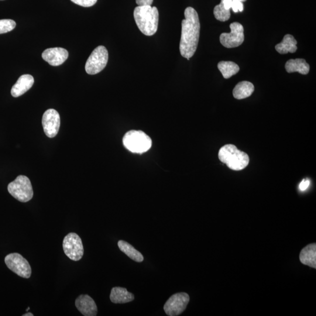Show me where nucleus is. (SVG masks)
<instances>
[{
	"mask_svg": "<svg viewBox=\"0 0 316 316\" xmlns=\"http://www.w3.org/2000/svg\"><path fill=\"white\" fill-rule=\"evenodd\" d=\"M184 17L182 22L180 50L181 56L190 60L198 48L200 23L197 12L190 6L185 10Z\"/></svg>",
	"mask_w": 316,
	"mask_h": 316,
	"instance_id": "nucleus-1",
	"label": "nucleus"
},
{
	"mask_svg": "<svg viewBox=\"0 0 316 316\" xmlns=\"http://www.w3.org/2000/svg\"><path fill=\"white\" fill-rule=\"evenodd\" d=\"M137 26L144 35L152 36L158 30L159 12L156 6H138L134 12Z\"/></svg>",
	"mask_w": 316,
	"mask_h": 316,
	"instance_id": "nucleus-2",
	"label": "nucleus"
},
{
	"mask_svg": "<svg viewBox=\"0 0 316 316\" xmlns=\"http://www.w3.org/2000/svg\"><path fill=\"white\" fill-rule=\"evenodd\" d=\"M218 158L230 170L236 171L244 170L250 162L248 154L239 150L232 144L222 147L219 150Z\"/></svg>",
	"mask_w": 316,
	"mask_h": 316,
	"instance_id": "nucleus-3",
	"label": "nucleus"
},
{
	"mask_svg": "<svg viewBox=\"0 0 316 316\" xmlns=\"http://www.w3.org/2000/svg\"><path fill=\"white\" fill-rule=\"evenodd\" d=\"M122 142L127 150L135 154L145 153L152 146V140L142 130H130L124 136Z\"/></svg>",
	"mask_w": 316,
	"mask_h": 316,
	"instance_id": "nucleus-4",
	"label": "nucleus"
},
{
	"mask_svg": "<svg viewBox=\"0 0 316 316\" xmlns=\"http://www.w3.org/2000/svg\"><path fill=\"white\" fill-rule=\"evenodd\" d=\"M8 190L12 197L23 202L32 200L34 196L32 184L29 178L23 175H20L8 184Z\"/></svg>",
	"mask_w": 316,
	"mask_h": 316,
	"instance_id": "nucleus-5",
	"label": "nucleus"
},
{
	"mask_svg": "<svg viewBox=\"0 0 316 316\" xmlns=\"http://www.w3.org/2000/svg\"><path fill=\"white\" fill-rule=\"evenodd\" d=\"M108 60V50L104 46H98L92 51L85 65V70L88 74L94 75L102 71Z\"/></svg>",
	"mask_w": 316,
	"mask_h": 316,
	"instance_id": "nucleus-6",
	"label": "nucleus"
},
{
	"mask_svg": "<svg viewBox=\"0 0 316 316\" xmlns=\"http://www.w3.org/2000/svg\"><path fill=\"white\" fill-rule=\"evenodd\" d=\"M63 248L66 256L72 260L78 261L84 256L83 243L77 234L71 232L64 237Z\"/></svg>",
	"mask_w": 316,
	"mask_h": 316,
	"instance_id": "nucleus-7",
	"label": "nucleus"
},
{
	"mask_svg": "<svg viewBox=\"0 0 316 316\" xmlns=\"http://www.w3.org/2000/svg\"><path fill=\"white\" fill-rule=\"evenodd\" d=\"M5 263L8 268L18 276L30 278L32 270L28 260L18 253L8 254L5 258Z\"/></svg>",
	"mask_w": 316,
	"mask_h": 316,
	"instance_id": "nucleus-8",
	"label": "nucleus"
},
{
	"mask_svg": "<svg viewBox=\"0 0 316 316\" xmlns=\"http://www.w3.org/2000/svg\"><path fill=\"white\" fill-rule=\"evenodd\" d=\"M231 32L222 33L220 36V41L226 48L238 47L244 41V30L241 24L232 22L230 25Z\"/></svg>",
	"mask_w": 316,
	"mask_h": 316,
	"instance_id": "nucleus-9",
	"label": "nucleus"
},
{
	"mask_svg": "<svg viewBox=\"0 0 316 316\" xmlns=\"http://www.w3.org/2000/svg\"><path fill=\"white\" fill-rule=\"evenodd\" d=\"M190 298L186 293L174 294L164 304V309L168 316H176L182 314L186 308Z\"/></svg>",
	"mask_w": 316,
	"mask_h": 316,
	"instance_id": "nucleus-10",
	"label": "nucleus"
},
{
	"mask_svg": "<svg viewBox=\"0 0 316 316\" xmlns=\"http://www.w3.org/2000/svg\"><path fill=\"white\" fill-rule=\"evenodd\" d=\"M42 126L44 133L49 138H54L59 132L60 118L59 113L54 109L48 110L42 116Z\"/></svg>",
	"mask_w": 316,
	"mask_h": 316,
	"instance_id": "nucleus-11",
	"label": "nucleus"
},
{
	"mask_svg": "<svg viewBox=\"0 0 316 316\" xmlns=\"http://www.w3.org/2000/svg\"><path fill=\"white\" fill-rule=\"evenodd\" d=\"M68 56V51L62 48H49L44 50L42 54L43 60L54 66L63 64Z\"/></svg>",
	"mask_w": 316,
	"mask_h": 316,
	"instance_id": "nucleus-12",
	"label": "nucleus"
},
{
	"mask_svg": "<svg viewBox=\"0 0 316 316\" xmlns=\"http://www.w3.org/2000/svg\"><path fill=\"white\" fill-rule=\"evenodd\" d=\"M76 307L85 316H96L98 314V307L95 302L88 294H82L75 302Z\"/></svg>",
	"mask_w": 316,
	"mask_h": 316,
	"instance_id": "nucleus-13",
	"label": "nucleus"
},
{
	"mask_svg": "<svg viewBox=\"0 0 316 316\" xmlns=\"http://www.w3.org/2000/svg\"><path fill=\"white\" fill-rule=\"evenodd\" d=\"M34 84V78L32 75L23 74L20 76L16 84L13 86L11 94L14 98H18L25 94Z\"/></svg>",
	"mask_w": 316,
	"mask_h": 316,
	"instance_id": "nucleus-14",
	"label": "nucleus"
},
{
	"mask_svg": "<svg viewBox=\"0 0 316 316\" xmlns=\"http://www.w3.org/2000/svg\"><path fill=\"white\" fill-rule=\"evenodd\" d=\"M300 260L302 264L305 266L316 268V244L315 243L310 244L304 247L301 250Z\"/></svg>",
	"mask_w": 316,
	"mask_h": 316,
	"instance_id": "nucleus-15",
	"label": "nucleus"
},
{
	"mask_svg": "<svg viewBox=\"0 0 316 316\" xmlns=\"http://www.w3.org/2000/svg\"><path fill=\"white\" fill-rule=\"evenodd\" d=\"M110 300L116 304L129 303L134 300V295L127 291L126 288L121 287L113 288L111 291Z\"/></svg>",
	"mask_w": 316,
	"mask_h": 316,
	"instance_id": "nucleus-16",
	"label": "nucleus"
},
{
	"mask_svg": "<svg viewBox=\"0 0 316 316\" xmlns=\"http://www.w3.org/2000/svg\"><path fill=\"white\" fill-rule=\"evenodd\" d=\"M297 44V40L292 36L287 34L284 37L282 41L276 44V50L280 54H294L298 50Z\"/></svg>",
	"mask_w": 316,
	"mask_h": 316,
	"instance_id": "nucleus-17",
	"label": "nucleus"
},
{
	"mask_svg": "<svg viewBox=\"0 0 316 316\" xmlns=\"http://www.w3.org/2000/svg\"><path fill=\"white\" fill-rule=\"evenodd\" d=\"M288 73L298 72L302 74H308L310 71V66L304 59L290 60L285 64Z\"/></svg>",
	"mask_w": 316,
	"mask_h": 316,
	"instance_id": "nucleus-18",
	"label": "nucleus"
},
{
	"mask_svg": "<svg viewBox=\"0 0 316 316\" xmlns=\"http://www.w3.org/2000/svg\"><path fill=\"white\" fill-rule=\"evenodd\" d=\"M254 86L250 82H240L234 88L232 94L234 98L238 100L244 99L250 97L254 92Z\"/></svg>",
	"mask_w": 316,
	"mask_h": 316,
	"instance_id": "nucleus-19",
	"label": "nucleus"
},
{
	"mask_svg": "<svg viewBox=\"0 0 316 316\" xmlns=\"http://www.w3.org/2000/svg\"><path fill=\"white\" fill-rule=\"evenodd\" d=\"M118 246L120 250L130 258V259L136 262H142L144 260V256L142 254L137 250L134 247L130 244L120 240L118 242Z\"/></svg>",
	"mask_w": 316,
	"mask_h": 316,
	"instance_id": "nucleus-20",
	"label": "nucleus"
},
{
	"mask_svg": "<svg viewBox=\"0 0 316 316\" xmlns=\"http://www.w3.org/2000/svg\"><path fill=\"white\" fill-rule=\"evenodd\" d=\"M218 67L222 76L226 79L230 78L240 71L238 65L231 61L220 62Z\"/></svg>",
	"mask_w": 316,
	"mask_h": 316,
	"instance_id": "nucleus-21",
	"label": "nucleus"
},
{
	"mask_svg": "<svg viewBox=\"0 0 316 316\" xmlns=\"http://www.w3.org/2000/svg\"><path fill=\"white\" fill-rule=\"evenodd\" d=\"M214 12L216 19L222 22H226L231 16L230 10H226L222 1L220 4L215 6Z\"/></svg>",
	"mask_w": 316,
	"mask_h": 316,
	"instance_id": "nucleus-22",
	"label": "nucleus"
},
{
	"mask_svg": "<svg viewBox=\"0 0 316 316\" xmlns=\"http://www.w3.org/2000/svg\"><path fill=\"white\" fill-rule=\"evenodd\" d=\"M16 23L12 20H0V34H6L12 32L16 28Z\"/></svg>",
	"mask_w": 316,
	"mask_h": 316,
	"instance_id": "nucleus-23",
	"label": "nucleus"
},
{
	"mask_svg": "<svg viewBox=\"0 0 316 316\" xmlns=\"http://www.w3.org/2000/svg\"><path fill=\"white\" fill-rule=\"evenodd\" d=\"M71 2L76 4L84 6V8H90L94 6L98 0H70Z\"/></svg>",
	"mask_w": 316,
	"mask_h": 316,
	"instance_id": "nucleus-24",
	"label": "nucleus"
},
{
	"mask_svg": "<svg viewBox=\"0 0 316 316\" xmlns=\"http://www.w3.org/2000/svg\"><path fill=\"white\" fill-rule=\"evenodd\" d=\"M232 8L236 13L238 12H242L244 10L242 2H240L239 0H232Z\"/></svg>",
	"mask_w": 316,
	"mask_h": 316,
	"instance_id": "nucleus-25",
	"label": "nucleus"
},
{
	"mask_svg": "<svg viewBox=\"0 0 316 316\" xmlns=\"http://www.w3.org/2000/svg\"><path fill=\"white\" fill-rule=\"evenodd\" d=\"M154 0H136V3L138 6H151Z\"/></svg>",
	"mask_w": 316,
	"mask_h": 316,
	"instance_id": "nucleus-26",
	"label": "nucleus"
},
{
	"mask_svg": "<svg viewBox=\"0 0 316 316\" xmlns=\"http://www.w3.org/2000/svg\"><path fill=\"white\" fill-rule=\"evenodd\" d=\"M310 184V181L304 180L300 185V188L301 191H304L307 190Z\"/></svg>",
	"mask_w": 316,
	"mask_h": 316,
	"instance_id": "nucleus-27",
	"label": "nucleus"
},
{
	"mask_svg": "<svg viewBox=\"0 0 316 316\" xmlns=\"http://www.w3.org/2000/svg\"><path fill=\"white\" fill-rule=\"evenodd\" d=\"M223 4L226 10H230L232 8V0H222Z\"/></svg>",
	"mask_w": 316,
	"mask_h": 316,
	"instance_id": "nucleus-28",
	"label": "nucleus"
},
{
	"mask_svg": "<svg viewBox=\"0 0 316 316\" xmlns=\"http://www.w3.org/2000/svg\"><path fill=\"white\" fill-rule=\"evenodd\" d=\"M33 316L34 314H32V312H27V314L22 315V316Z\"/></svg>",
	"mask_w": 316,
	"mask_h": 316,
	"instance_id": "nucleus-29",
	"label": "nucleus"
},
{
	"mask_svg": "<svg viewBox=\"0 0 316 316\" xmlns=\"http://www.w3.org/2000/svg\"><path fill=\"white\" fill-rule=\"evenodd\" d=\"M239 1L243 2H246V0H239Z\"/></svg>",
	"mask_w": 316,
	"mask_h": 316,
	"instance_id": "nucleus-30",
	"label": "nucleus"
},
{
	"mask_svg": "<svg viewBox=\"0 0 316 316\" xmlns=\"http://www.w3.org/2000/svg\"><path fill=\"white\" fill-rule=\"evenodd\" d=\"M30 310V308H28L26 309V311L28 312Z\"/></svg>",
	"mask_w": 316,
	"mask_h": 316,
	"instance_id": "nucleus-31",
	"label": "nucleus"
}]
</instances>
